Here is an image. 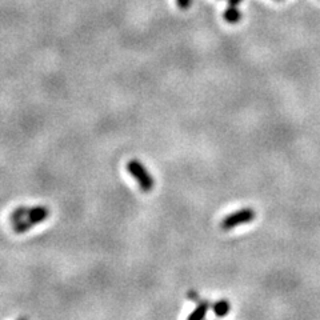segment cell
Instances as JSON below:
<instances>
[{"instance_id": "30bf717a", "label": "cell", "mask_w": 320, "mask_h": 320, "mask_svg": "<svg viewBox=\"0 0 320 320\" xmlns=\"http://www.w3.org/2000/svg\"><path fill=\"white\" fill-rule=\"evenodd\" d=\"M188 299H190V300H192V301H198V303H199V295H198V292H196V291H190V292H188Z\"/></svg>"}, {"instance_id": "7c38bea8", "label": "cell", "mask_w": 320, "mask_h": 320, "mask_svg": "<svg viewBox=\"0 0 320 320\" xmlns=\"http://www.w3.org/2000/svg\"><path fill=\"white\" fill-rule=\"evenodd\" d=\"M275 2H283V0H275Z\"/></svg>"}, {"instance_id": "5b68a950", "label": "cell", "mask_w": 320, "mask_h": 320, "mask_svg": "<svg viewBox=\"0 0 320 320\" xmlns=\"http://www.w3.org/2000/svg\"><path fill=\"white\" fill-rule=\"evenodd\" d=\"M223 17H224V20L228 24H238L240 19H242V13L238 10V7L228 6L227 10L223 12Z\"/></svg>"}, {"instance_id": "8992f818", "label": "cell", "mask_w": 320, "mask_h": 320, "mask_svg": "<svg viewBox=\"0 0 320 320\" xmlns=\"http://www.w3.org/2000/svg\"><path fill=\"white\" fill-rule=\"evenodd\" d=\"M229 310H231V304H229L228 300H225V299L216 301V303H214L212 306L214 314H215L218 317H223L225 316V315H228Z\"/></svg>"}, {"instance_id": "6da1fadb", "label": "cell", "mask_w": 320, "mask_h": 320, "mask_svg": "<svg viewBox=\"0 0 320 320\" xmlns=\"http://www.w3.org/2000/svg\"><path fill=\"white\" fill-rule=\"evenodd\" d=\"M127 171L131 173V176L136 180V183L141 188L143 192H151L155 187V180L148 170L140 163L137 159L130 160L127 163Z\"/></svg>"}, {"instance_id": "ba28073f", "label": "cell", "mask_w": 320, "mask_h": 320, "mask_svg": "<svg viewBox=\"0 0 320 320\" xmlns=\"http://www.w3.org/2000/svg\"><path fill=\"white\" fill-rule=\"evenodd\" d=\"M28 211H30V208H27V207H17V208L13 209L10 215V220L12 222V224L23 219L24 216L28 215Z\"/></svg>"}, {"instance_id": "7a4b0ae2", "label": "cell", "mask_w": 320, "mask_h": 320, "mask_svg": "<svg viewBox=\"0 0 320 320\" xmlns=\"http://www.w3.org/2000/svg\"><path fill=\"white\" fill-rule=\"evenodd\" d=\"M255 211L252 208H242L235 212L229 214L228 216H225L224 219L220 222V228L224 231L235 228L238 225L244 224V223H250L255 219Z\"/></svg>"}, {"instance_id": "9c48e42d", "label": "cell", "mask_w": 320, "mask_h": 320, "mask_svg": "<svg viewBox=\"0 0 320 320\" xmlns=\"http://www.w3.org/2000/svg\"><path fill=\"white\" fill-rule=\"evenodd\" d=\"M176 4L180 10H188L192 4V0H176Z\"/></svg>"}, {"instance_id": "277c9868", "label": "cell", "mask_w": 320, "mask_h": 320, "mask_svg": "<svg viewBox=\"0 0 320 320\" xmlns=\"http://www.w3.org/2000/svg\"><path fill=\"white\" fill-rule=\"evenodd\" d=\"M209 310V303L207 300H200L196 306V308L193 310V312H191L188 315V320H200L203 317H206L207 312Z\"/></svg>"}, {"instance_id": "3957f363", "label": "cell", "mask_w": 320, "mask_h": 320, "mask_svg": "<svg viewBox=\"0 0 320 320\" xmlns=\"http://www.w3.org/2000/svg\"><path fill=\"white\" fill-rule=\"evenodd\" d=\"M49 209L44 206H36L30 208L28 211V215L27 218L33 223V224H38V223H42L44 220H47L49 218Z\"/></svg>"}, {"instance_id": "52a82bcc", "label": "cell", "mask_w": 320, "mask_h": 320, "mask_svg": "<svg viewBox=\"0 0 320 320\" xmlns=\"http://www.w3.org/2000/svg\"><path fill=\"white\" fill-rule=\"evenodd\" d=\"M33 223L31 222L30 219H28V218H27L26 220H19V222H16V223H13L12 224V227H13V231L16 232V234H23V232H27L28 231V229H31L33 227Z\"/></svg>"}, {"instance_id": "8fae6325", "label": "cell", "mask_w": 320, "mask_h": 320, "mask_svg": "<svg viewBox=\"0 0 320 320\" xmlns=\"http://www.w3.org/2000/svg\"><path fill=\"white\" fill-rule=\"evenodd\" d=\"M228 2V6H234V7H238L239 4L242 3V0H227Z\"/></svg>"}]
</instances>
